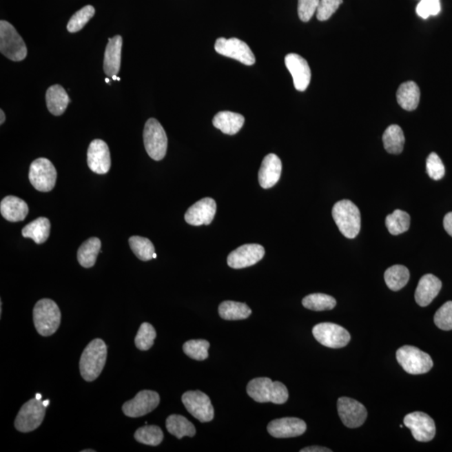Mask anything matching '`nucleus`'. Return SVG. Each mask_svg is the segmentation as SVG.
Returning <instances> with one entry per match:
<instances>
[{"label":"nucleus","mask_w":452,"mask_h":452,"mask_svg":"<svg viewBox=\"0 0 452 452\" xmlns=\"http://www.w3.org/2000/svg\"><path fill=\"white\" fill-rule=\"evenodd\" d=\"M300 451H301V452H331L332 451L329 449V448L315 446H310V447L304 448V449H302Z\"/></svg>","instance_id":"de8ad7c7"},{"label":"nucleus","mask_w":452,"mask_h":452,"mask_svg":"<svg viewBox=\"0 0 452 452\" xmlns=\"http://www.w3.org/2000/svg\"><path fill=\"white\" fill-rule=\"evenodd\" d=\"M88 165L96 174H105L111 169V155L107 144L101 139L90 143L88 150Z\"/></svg>","instance_id":"f3484780"},{"label":"nucleus","mask_w":452,"mask_h":452,"mask_svg":"<svg viewBox=\"0 0 452 452\" xmlns=\"http://www.w3.org/2000/svg\"><path fill=\"white\" fill-rule=\"evenodd\" d=\"M313 334L316 340L331 349L344 348L351 339L345 327L332 322H322L314 326Z\"/></svg>","instance_id":"9d476101"},{"label":"nucleus","mask_w":452,"mask_h":452,"mask_svg":"<svg viewBox=\"0 0 452 452\" xmlns=\"http://www.w3.org/2000/svg\"><path fill=\"white\" fill-rule=\"evenodd\" d=\"M332 214L342 235L346 238H356L361 228L360 212L357 206L349 200L338 201L334 205Z\"/></svg>","instance_id":"20e7f679"},{"label":"nucleus","mask_w":452,"mask_h":452,"mask_svg":"<svg viewBox=\"0 0 452 452\" xmlns=\"http://www.w3.org/2000/svg\"><path fill=\"white\" fill-rule=\"evenodd\" d=\"M130 245L132 251L139 260L147 262V260L154 259L155 248L149 239L137 236H132L130 239Z\"/></svg>","instance_id":"c9c22d12"},{"label":"nucleus","mask_w":452,"mask_h":452,"mask_svg":"<svg viewBox=\"0 0 452 452\" xmlns=\"http://www.w3.org/2000/svg\"><path fill=\"white\" fill-rule=\"evenodd\" d=\"M156 336L157 333L153 325L149 322H143L136 335L135 345L139 350L147 351L153 347Z\"/></svg>","instance_id":"58836bf2"},{"label":"nucleus","mask_w":452,"mask_h":452,"mask_svg":"<svg viewBox=\"0 0 452 452\" xmlns=\"http://www.w3.org/2000/svg\"><path fill=\"white\" fill-rule=\"evenodd\" d=\"M338 411L342 423L349 428L361 427L368 415L364 404L348 397H341L338 399Z\"/></svg>","instance_id":"2eb2a0df"},{"label":"nucleus","mask_w":452,"mask_h":452,"mask_svg":"<svg viewBox=\"0 0 452 452\" xmlns=\"http://www.w3.org/2000/svg\"><path fill=\"white\" fill-rule=\"evenodd\" d=\"M50 234V222L48 218L40 217L30 222L22 229V236L33 240L37 244L45 243Z\"/></svg>","instance_id":"cd10ccee"},{"label":"nucleus","mask_w":452,"mask_h":452,"mask_svg":"<svg viewBox=\"0 0 452 452\" xmlns=\"http://www.w3.org/2000/svg\"><path fill=\"white\" fill-rule=\"evenodd\" d=\"M383 143L385 150L389 154H400L402 153L404 145L403 130L398 125H391L384 131Z\"/></svg>","instance_id":"2f4dec72"},{"label":"nucleus","mask_w":452,"mask_h":452,"mask_svg":"<svg viewBox=\"0 0 452 452\" xmlns=\"http://www.w3.org/2000/svg\"><path fill=\"white\" fill-rule=\"evenodd\" d=\"M186 410L201 422H209L214 419V411L207 395L200 391H187L182 396Z\"/></svg>","instance_id":"f8f14e48"},{"label":"nucleus","mask_w":452,"mask_h":452,"mask_svg":"<svg viewBox=\"0 0 452 452\" xmlns=\"http://www.w3.org/2000/svg\"><path fill=\"white\" fill-rule=\"evenodd\" d=\"M161 402V397L153 391H142L134 399L123 405L124 415L131 418H138L155 410Z\"/></svg>","instance_id":"4468645a"},{"label":"nucleus","mask_w":452,"mask_h":452,"mask_svg":"<svg viewBox=\"0 0 452 452\" xmlns=\"http://www.w3.org/2000/svg\"><path fill=\"white\" fill-rule=\"evenodd\" d=\"M244 123L243 115L228 111L217 113L213 119V125L228 135L236 134L243 127Z\"/></svg>","instance_id":"393cba45"},{"label":"nucleus","mask_w":452,"mask_h":452,"mask_svg":"<svg viewBox=\"0 0 452 452\" xmlns=\"http://www.w3.org/2000/svg\"><path fill=\"white\" fill-rule=\"evenodd\" d=\"M29 178L34 189L41 192H49L56 185V167L48 158H37L30 165Z\"/></svg>","instance_id":"1a4fd4ad"},{"label":"nucleus","mask_w":452,"mask_h":452,"mask_svg":"<svg viewBox=\"0 0 452 452\" xmlns=\"http://www.w3.org/2000/svg\"><path fill=\"white\" fill-rule=\"evenodd\" d=\"M45 409L41 400L31 399L19 410L14 427L17 430L23 433L37 430L44 420Z\"/></svg>","instance_id":"6e6552de"},{"label":"nucleus","mask_w":452,"mask_h":452,"mask_svg":"<svg viewBox=\"0 0 452 452\" xmlns=\"http://www.w3.org/2000/svg\"><path fill=\"white\" fill-rule=\"evenodd\" d=\"M101 240L96 237L85 240L77 251V260L81 267L91 268L94 266L101 250Z\"/></svg>","instance_id":"c85d7f7f"},{"label":"nucleus","mask_w":452,"mask_h":452,"mask_svg":"<svg viewBox=\"0 0 452 452\" xmlns=\"http://www.w3.org/2000/svg\"><path fill=\"white\" fill-rule=\"evenodd\" d=\"M427 170L429 176L435 181H440L445 175L446 170L442 159L435 153H431L427 159Z\"/></svg>","instance_id":"79ce46f5"},{"label":"nucleus","mask_w":452,"mask_h":452,"mask_svg":"<svg viewBox=\"0 0 452 452\" xmlns=\"http://www.w3.org/2000/svg\"><path fill=\"white\" fill-rule=\"evenodd\" d=\"M36 398L37 400H41V393H37Z\"/></svg>","instance_id":"3c124183"},{"label":"nucleus","mask_w":452,"mask_h":452,"mask_svg":"<svg viewBox=\"0 0 452 452\" xmlns=\"http://www.w3.org/2000/svg\"><path fill=\"white\" fill-rule=\"evenodd\" d=\"M45 100L49 112L54 116L63 114L70 101H71L65 89L57 84L52 85L48 90Z\"/></svg>","instance_id":"a878e982"},{"label":"nucleus","mask_w":452,"mask_h":452,"mask_svg":"<svg viewBox=\"0 0 452 452\" xmlns=\"http://www.w3.org/2000/svg\"><path fill=\"white\" fill-rule=\"evenodd\" d=\"M342 0H320L317 10L318 21H327L336 12L338 7L342 5Z\"/></svg>","instance_id":"37998d69"},{"label":"nucleus","mask_w":452,"mask_h":452,"mask_svg":"<svg viewBox=\"0 0 452 452\" xmlns=\"http://www.w3.org/2000/svg\"><path fill=\"white\" fill-rule=\"evenodd\" d=\"M288 71L294 78V87L303 92L309 87L311 81V69L307 61L298 54H288L285 57Z\"/></svg>","instance_id":"aec40b11"},{"label":"nucleus","mask_w":452,"mask_h":452,"mask_svg":"<svg viewBox=\"0 0 452 452\" xmlns=\"http://www.w3.org/2000/svg\"><path fill=\"white\" fill-rule=\"evenodd\" d=\"M282 161L274 154H270L264 158L258 173L260 186L263 189H270L279 181L282 174Z\"/></svg>","instance_id":"4be33fe9"},{"label":"nucleus","mask_w":452,"mask_h":452,"mask_svg":"<svg viewBox=\"0 0 452 452\" xmlns=\"http://www.w3.org/2000/svg\"><path fill=\"white\" fill-rule=\"evenodd\" d=\"M0 212L8 221H22L28 214L29 207L21 198L10 196L3 198L0 204Z\"/></svg>","instance_id":"b1692460"},{"label":"nucleus","mask_w":452,"mask_h":452,"mask_svg":"<svg viewBox=\"0 0 452 452\" xmlns=\"http://www.w3.org/2000/svg\"><path fill=\"white\" fill-rule=\"evenodd\" d=\"M396 358L404 371L411 375H422L433 367L431 356L414 346L401 347L397 350Z\"/></svg>","instance_id":"39448f33"},{"label":"nucleus","mask_w":452,"mask_h":452,"mask_svg":"<svg viewBox=\"0 0 452 452\" xmlns=\"http://www.w3.org/2000/svg\"><path fill=\"white\" fill-rule=\"evenodd\" d=\"M247 391L251 398L259 403L282 404L287 402L289 396L285 385L269 378H256L251 380L247 384Z\"/></svg>","instance_id":"f03ea898"},{"label":"nucleus","mask_w":452,"mask_h":452,"mask_svg":"<svg viewBox=\"0 0 452 452\" xmlns=\"http://www.w3.org/2000/svg\"><path fill=\"white\" fill-rule=\"evenodd\" d=\"M435 325L444 331L452 330V302H446L436 311Z\"/></svg>","instance_id":"a19ab883"},{"label":"nucleus","mask_w":452,"mask_h":452,"mask_svg":"<svg viewBox=\"0 0 452 452\" xmlns=\"http://www.w3.org/2000/svg\"><path fill=\"white\" fill-rule=\"evenodd\" d=\"M440 12V0H422L416 7V13L422 19L435 17Z\"/></svg>","instance_id":"c03bdc74"},{"label":"nucleus","mask_w":452,"mask_h":452,"mask_svg":"<svg viewBox=\"0 0 452 452\" xmlns=\"http://www.w3.org/2000/svg\"><path fill=\"white\" fill-rule=\"evenodd\" d=\"M123 38L116 36L109 38L108 44L104 56V72L109 77L118 75L121 66V54H122Z\"/></svg>","instance_id":"5701e85b"},{"label":"nucleus","mask_w":452,"mask_h":452,"mask_svg":"<svg viewBox=\"0 0 452 452\" xmlns=\"http://www.w3.org/2000/svg\"><path fill=\"white\" fill-rule=\"evenodd\" d=\"M209 349V342L204 339L189 340L183 346V350L186 356L198 361L205 360L208 358Z\"/></svg>","instance_id":"4c0bfd02"},{"label":"nucleus","mask_w":452,"mask_h":452,"mask_svg":"<svg viewBox=\"0 0 452 452\" xmlns=\"http://www.w3.org/2000/svg\"><path fill=\"white\" fill-rule=\"evenodd\" d=\"M143 142L147 154L154 161H161L165 157L167 147V135L158 120L150 119L147 121L143 131Z\"/></svg>","instance_id":"0eeeda50"},{"label":"nucleus","mask_w":452,"mask_h":452,"mask_svg":"<svg viewBox=\"0 0 452 452\" xmlns=\"http://www.w3.org/2000/svg\"><path fill=\"white\" fill-rule=\"evenodd\" d=\"M95 14L94 7L92 6H87L83 9L77 11L75 14L70 19L68 25V30L69 32L76 33L84 28V26L88 24L90 19H91Z\"/></svg>","instance_id":"ea45409f"},{"label":"nucleus","mask_w":452,"mask_h":452,"mask_svg":"<svg viewBox=\"0 0 452 452\" xmlns=\"http://www.w3.org/2000/svg\"><path fill=\"white\" fill-rule=\"evenodd\" d=\"M33 320L37 332L48 337L59 329L61 314L57 304L48 298L37 302L33 309Z\"/></svg>","instance_id":"7ed1b4c3"},{"label":"nucleus","mask_w":452,"mask_h":452,"mask_svg":"<svg viewBox=\"0 0 452 452\" xmlns=\"http://www.w3.org/2000/svg\"><path fill=\"white\" fill-rule=\"evenodd\" d=\"M0 52L13 61L25 59L27 48L24 41L10 23L0 21Z\"/></svg>","instance_id":"423d86ee"},{"label":"nucleus","mask_w":452,"mask_h":452,"mask_svg":"<svg viewBox=\"0 0 452 452\" xmlns=\"http://www.w3.org/2000/svg\"><path fill=\"white\" fill-rule=\"evenodd\" d=\"M153 258L154 259L157 258V254H156V253H154V254L153 256Z\"/></svg>","instance_id":"6e6d98bb"},{"label":"nucleus","mask_w":452,"mask_h":452,"mask_svg":"<svg viewBox=\"0 0 452 452\" xmlns=\"http://www.w3.org/2000/svg\"><path fill=\"white\" fill-rule=\"evenodd\" d=\"M112 79L114 80V81H116V80L120 81L121 80L120 78L116 76H113Z\"/></svg>","instance_id":"603ef678"},{"label":"nucleus","mask_w":452,"mask_h":452,"mask_svg":"<svg viewBox=\"0 0 452 452\" xmlns=\"http://www.w3.org/2000/svg\"><path fill=\"white\" fill-rule=\"evenodd\" d=\"M320 0H298V15L303 22L309 21L317 13Z\"/></svg>","instance_id":"a18cd8bd"},{"label":"nucleus","mask_w":452,"mask_h":452,"mask_svg":"<svg viewBox=\"0 0 452 452\" xmlns=\"http://www.w3.org/2000/svg\"><path fill=\"white\" fill-rule=\"evenodd\" d=\"M265 256L263 245L247 244L229 253L227 263L233 269H243L258 263Z\"/></svg>","instance_id":"dca6fc26"},{"label":"nucleus","mask_w":452,"mask_h":452,"mask_svg":"<svg viewBox=\"0 0 452 452\" xmlns=\"http://www.w3.org/2000/svg\"><path fill=\"white\" fill-rule=\"evenodd\" d=\"M410 280V271L402 265H395L387 269L384 274L385 283L392 291H400L407 286Z\"/></svg>","instance_id":"473e14b6"},{"label":"nucleus","mask_w":452,"mask_h":452,"mask_svg":"<svg viewBox=\"0 0 452 452\" xmlns=\"http://www.w3.org/2000/svg\"><path fill=\"white\" fill-rule=\"evenodd\" d=\"M43 404H44V405H45V407H48V405H49V404H50V400H45V401H43Z\"/></svg>","instance_id":"8fccbe9b"},{"label":"nucleus","mask_w":452,"mask_h":452,"mask_svg":"<svg viewBox=\"0 0 452 452\" xmlns=\"http://www.w3.org/2000/svg\"><path fill=\"white\" fill-rule=\"evenodd\" d=\"M216 52L222 56L232 58L247 65L255 64L256 58L247 43L239 39L219 38L214 45Z\"/></svg>","instance_id":"9b49d317"},{"label":"nucleus","mask_w":452,"mask_h":452,"mask_svg":"<svg viewBox=\"0 0 452 452\" xmlns=\"http://www.w3.org/2000/svg\"><path fill=\"white\" fill-rule=\"evenodd\" d=\"M404 426L410 429L413 438L417 442H428L433 440L435 435L434 420L426 413L416 411L405 415Z\"/></svg>","instance_id":"ddd939ff"},{"label":"nucleus","mask_w":452,"mask_h":452,"mask_svg":"<svg viewBox=\"0 0 452 452\" xmlns=\"http://www.w3.org/2000/svg\"><path fill=\"white\" fill-rule=\"evenodd\" d=\"M385 224L391 235L398 236L407 232L410 228L411 217L403 210L396 209L392 214H389Z\"/></svg>","instance_id":"72a5a7b5"},{"label":"nucleus","mask_w":452,"mask_h":452,"mask_svg":"<svg viewBox=\"0 0 452 452\" xmlns=\"http://www.w3.org/2000/svg\"><path fill=\"white\" fill-rule=\"evenodd\" d=\"M252 311L247 304L225 301L219 306V314L225 320H243L250 317Z\"/></svg>","instance_id":"7c9ffc66"},{"label":"nucleus","mask_w":452,"mask_h":452,"mask_svg":"<svg viewBox=\"0 0 452 452\" xmlns=\"http://www.w3.org/2000/svg\"><path fill=\"white\" fill-rule=\"evenodd\" d=\"M334 298L323 294H314L302 299V305L306 309L313 311L332 310L336 306Z\"/></svg>","instance_id":"f704fd0d"},{"label":"nucleus","mask_w":452,"mask_h":452,"mask_svg":"<svg viewBox=\"0 0 452 452\" xmlns=\"http://www.w3.org/2000/svg\"><path fill=\"white\" fill-rule=\"evenodd\" d=\"M442 283L438 278L432 274H427L420 278L417 286L415 298L420 307H427L438 297Z\"/></svg>","instance_id":"412c9836"},{"label":"nucleus","mask_w":452,"mask_h":452,"mask_svg":"<svg viewBox=\"0 0 452 452\" xmlns=\"http://www.w3.org/2000/svg\"><path fill=\"white\" fill-rule=\"evenodd\" d=\"M134 438L144 445L156 446L163 442V433L157 426H145L136 431Z\"/></svg>","instance_id":"e433bc0d"},{"label":"nucleus","mask_w":452,"mask_h":452,"mask_svg":"<svg viewBox=\"0 0 452 452\" xmlns=\"http://www.w3.org/2000/svg\"><path fill=\"white\" fill-rule=\"evenodd\" d=\"M216 213V201L212 198H204L187 210L185 219L191 225H208L213 221Z\"/></svg>","instance_id":"6ab92c4d"},{"label":"nucleus","mask_w":452,"mask_h":452,"mask_svg":"<svg viewBox=\"0 0 452 452\" xmlns=\"http://www.w3.org/2000/svg\"><path fill=\"white\" fill-rule=\"evenodd\" d=\"M306 430V423L295 417L272 420L267 427L269 434L276 438H297L305 433Z\"/></svg>","instance_id":"a211bd4d"},{"label":"nucleus","mask_w":452,"mask_h":452,"mask_svg":"<svg viewBox=\"0 0 452 452\" xmlns=\"http://www.w3.org/2000/svg\"><path fill=\"white\" fill-rule=\"evenodd\" d=\"M0 116H1V120H0V124H1L2 125V124L5 123L6 121V114L5 112H3V111L2 110V109L1 110H0Z\"/></svg>","instance_id":"09e8293b"},{"label":"nucleus","mask_w":452,"mask_h":452,"mask_svg":"<svg viewBox=\"0 0 452 452\" xmlns=\"http://www.w3.org/2000/svg\"><path fill=\"white\" fill-rule=\"evenodd\" d=\"M107 348L100 338H96L85 347L80 360V372L85 381H94L106 364Z\"/></svg>","instance_id":"f257e3e1"},{"label":"nucleus","mask_w":452,"mask_h":452,"mask_svg":"<svg viewBox=\"0 0 452 452\" xmlns=\"http://www.w3.org/2000/svg\"><path fill=\"white\" fill-rule=\"evenodd\" d=\"M396 97L400 106L404 110L414 111L420 103V88L414 81H407L400 85Z\"/></svg>","instance_id":"bb28decb"},{"label":"nucleus","mask_w":452,"mask_h":452,"mask_svg":"<svg viewBox=\"0 0 452 452\" xmlns=\"http://www.w3.org/2000/svg\"><path fill=\"white\" fill-rule=\"evenodd\" d=\"M105 81H106L107 83H110V80H109L108 78H106V80Z\"/></svg>","instance_id":"5fc2aeb1"},{"label":"nucleus","mask_w":452,"mask_h":452,"mask_svg":"<svg viewBox=\"0 0 452 452\" xmlns=\"http://www.w3.org/2000/svg\"><path fill=\"white\" fill-rule=\"evenodd\" d=\"M443 225L448 235L452 237V212L446 214L444 217Z\"/></svg>","instance_id":"49530a36"},{"label":"nucleus","mask_w":452,"mask_h":452,"mask_svg":"<svg viewBox=\"0 0 452 452\" xmlns=\"http://www.w3.org/2000/svg\"><path fill=\"white\" fill-rule=\"evenodd\" d=\"M94 451H95L94 450H91V449L81 451V452H94Z\"/></svg>","instance_id":"864d4df0"},{"label":"nucleus","mask_w":452,"mask_h":452,"mask_svg":"<svg viewBox=\"0 0 452 452\" xmlns=\"http://www.w3.org/2000/svg\"><path fill=\"white\" fill-rule=\"evenodd\" d=\"M166 427L171 435L176 436L178 439L189 436L193 438L196 433V427L181 415H171L166 420Z\"/></svg>","instance_id":"c756f323"}]
</instances>
